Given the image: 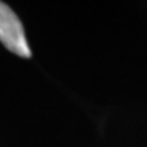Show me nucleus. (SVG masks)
Listing matches in <instances>:
<instances>
[{"label":"nucleus","mask_w":147,"mask_h":147,"mask_svg":"<svg viewBox=\"0 0 147 147\" xmlns=\"http://www.w3.org/2000/svg\"><path fill=\"white\" fill-rule=\"evenodd\" d=\"M0 42L10 52L21 57L32 56L22 22L15 12L3 1H0Z\"/></svg>","instance_id":"nucleus-1"}]
</instances>
